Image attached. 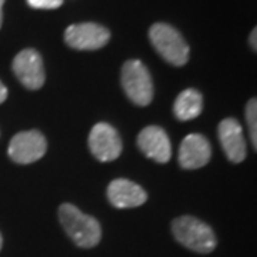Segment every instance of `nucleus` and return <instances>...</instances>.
I'll return each mask as SVG.
<instances>
[{"mask_svg":"<svg viewBox=\"0 0 257 257\" xmlns=\"http://www.w3.org/2000/svg\"><path fill=\"white\" fill-rule=\"evenodd\" d=\"M59 220L67 236L79 247L90 248L99 244L101 239L100 223L94 217L84 214L79 207L64 203L59 207Z\"/></svg>","mask_w":257,"mask_h":257,"instance_id":"nucleus-1","label":"nucleus"},{"mask_svg":"<svg viewBox=\"0 0 257 257\" xmlns=\"http://www.w3.org/2000/svg\"><path fill=\"white\" fill-rule=\"evenodd\" d=\"M176 240L196 253L207 254L216 248L217 239L209 224L193 216H180L172 223Z\"/></svg>","mask_w":257,"mask_h":257,"instance_id":"nucleus-2","label":"nucleus"},{"mask_svg":"<svg viewBox=\"0 0 257 257\" xmlns=\"http://www.w3.org/2000/svg\"><path fill=\"white\" fill-rule=\"evenodd\" d=\"M149 39L157 53L167 63L180 67L189 62V45L173 26L166 23H155L149 30Z\"/></svg>","mask_w":257,"mask_h":257,"instance_id":"nucleus-3","label":"nucleus"},{"mask_svg":"<svg viewBox=\"0 0 257 257\" xmlns=\"http://www.w3.org/2000/svg\"><path fill=\"white\" fill-rule=\"evenodd\" d=\"M121 86L130 100L147 106L153 99V83L147 67L140 60H127L121 67Z\"/></svg>","mask_w":257,"mask_h":257,"instance_id":"nucleus-4","label":"nucleus"},{"mask_svg":"<svg viewBox=\"0 0 257 257\" xmlns=\"http://www.w3.org/2000/svg\"><path fill=\"white\" fill-rule=\"evenodd\" d=\"M46 138L39 130L20 132L10 140L9 157L19 165H30L46 155Z\"/></svg>","mask_w":257,"mask_h":257,"instance_id":"nucleus-5","label":"nucleus"},{"mask_svg":"<svg viewBox=\"0 0 257 257\" xmlns=\"http://www.w3.org/2000/svg\"><path fill=\"white\" fill-rule=\"evenodd\" d=\"M110 40V32L97 23H77L64 32V42L76 50H99Z\"/></svg>","mask_w":257,"mask_h":257,"instance_id":"nucleus-6","label":"nucleus"},{"mask_svg":"<svg viewBox=\"0 0 257 257\" xmlns=\"http://www.w3.org/2000/svg\"><path fill=\"white\" fill-rule=\"evenodd\" d=\"M12 69L19 79V82L29 90H37L45 84L46 73H45L43 60H42V56L39 55V52H36L35 49L22 50L15 57Z\"/></svg>","mask_w":257,"mask_h":257,"instance_id":"nucleus-7","label":"nucleus"},{"mask_svg":"<svg viewBox=\"0 0 257 257\" xmlns=\"http://www.w3.org/2000/svg\"><path fill=\"white\" fill-rule=\"evenodd\" d=\"M89 147L99 162H113L121 155L123 143L113 126L107 123H97L90 130Z\"/></svg>","mask_w":257,"mask_h":257,"instance_id":"nucleus-8","label":"nucleus"},{"mask_svg":"<svg viewBox=\"0 0 257 257\" xmlns=\"http://www.w3.org/2000/svg\"><path fill=\"white\" fill-rule=\"evenodd\" d=\"M138 146L142 153L156 163H167L172 157V145L165 128L147 126L138 136Z\"/></svg>","mask_w":257,"mask_h":257,"instance_id":"nucleus-9","label":"nucleus"},{"mask_svg":"<svg viewBox=\"0 0 257 257\" xmlns=\"http://www.w3.org/2000/svg\"><path fill=\"white\" fill-rule=\"evenodd\" d=\"M217 133L226 157L233 163H241L247 155V146L239 121L233 117L221 120Z\"/></svg>","mask_w":257,"mask_h":257,"instance_id":"nucleus-10","label":"nucleus"},{"mask_svg":"<svg viewBox=\"0 0 257 257\" xmlns=\"http://www.w3.org/2000/svg\"><path fill=\"white\" fill-rule=\"evenodd\" d=\"M211 157V147L209 140L203 135L193 133L183 139L179 149V165L183 169L193 170L200 169L209 163Z\"/></svg>","mask_w":257,"mask_h":257,"instance_id":"nucleus-11","label":"nucleus"},{"mask_svg":"<svg viewBox=\"0 0 257 257\" xmlns=\"http://www.w3.org/2000/svg\"><path fill=\"white\" fill-rule=\"evenodd\" d=\"M107 199L117 209H132L146 203L147 193L127 179H116L107 187Z\"/></svg>","mask_w":257,"mask_h":257,"instance_id":"nucleus-12","label":"nucleus"},{"mask_svg":"<svg viewBox=\"0 0 257 257\" xmlns=\"http://www.w3.org/2000/svg\"><path fill=\"white\" fill-rule=\"evenodd\" d=\"M203 110V97L194 89H187L176 97L173 113L179 120L187 121L199 117Z\"/></svg>","mask_w":257,"mask_h":257,"instance_id":"nucleus-13","label":"nucleus"},{"mask_svg":"<svg viewBox=\"0 0 257 257\" xmlns=\"http://www.w3.org/2000/svg\"><path fill=\"white\" fill-rule=\"evenodd\" d=\"M246 121H247L248 135L251 139V145L257 149V100L253 97L246 106Z\"/></svg>","mask_w":257,"mask_h":257,"instance_id":"nucleus-14","label":"nucleus"},{"mask_svg":"<svg viewBox=\"0 0 257 257\" xmlns=\"http://www.w3.org/2000/svg\"><path fill=\"white\" fill-rule=\"evenodd\" d=\"M28 5L33 9L53 10L63 5V0H26Z\"/></svg>","mask_w":257,"mask_h":257,"instance_id":"nucleus-15","label":"nucleus"},{"mask_svg":"<svg viewBox=\"0 0 257 257\" xmlns=\"http://www.w3.org/2000/svg\"><path fill=\"white\" fill-rule=\"evenodd\" d=\"M257 29L254 28L251 30V33H250V37H248V43H250V47L253 49V52H256L257 50Z\"/></svg>","mask_w":257,"mask_h":257,"instance_id":"nucleus-16","label":"nucleus"},{"mask_svg":"<svg viewBox=\"0 0 257 257\" xmlns=\"http://www.w3.org/2000/svg\"><path fill=\"white\" fill-rule=\"evenodd\" d=\"M8 99V89L3 83L0 82V104Z\"/></svg>","mask_w":257,"mask_h":257,"instance_id":"nucleus-17","label":"nucleus"},{"mask_svg":"<svg viewBox=\"0 0 257 257\" xmlns=\"http://www.w3.org/2000/svg\"><path fill=\"white\" fill-rule=\"evenodd\" d=\"M3 5H5V0H0V28H2V22H3Z\"/></svg>","mask_w":257,"mask_h":257,"instance_id":"nucleus-18","label":"nucleus"},{"mask_svg":"<svg viewBox=\"0 0 257 257\" xmlns=\"http://www.w3.org/2000/svg\"><path fill=\"white\" fill-rule=\"evenodd\" d=\"M2 246H3V239H2V234H0V250H2Z\"/></svg>","mask_w":257,"mask_h":257,"instance_id":"nucleus-19","label":"nucleus"}]
</instances>
